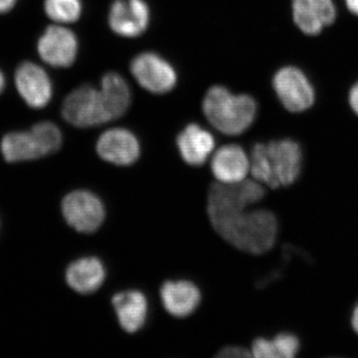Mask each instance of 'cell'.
<instances>
[{"label": "cell", "instance_id": "12", "mask_svg": "<svg viewBox=\"0 0 358 358\" xmlns=\"http://www.w3.org/2000/svg\"><path fill=\"white\" fill-rule=\"evenodd\" d=\"M14 80L21 98L30 108L42 109L50 102L53 86L43 68L32 62L21 63Z\"/></svg>", "mask_w": 358, "mask_h": 358}, {"label": "cell", "instance_id": "25", "mask_svg": "<svg viewBox=\"0 0 358 358\" xmlns=\"http://www.w3.org/2000/svg\"><path fill=\"white\" fill-rule=\"evenodd\" d=\"M350 105L353 112L358 115V82L350 89Z\"/></svg>", "mask_w": 358, "mask_h": 358}, {"label": "cell", "instance_id": "18", "mask_svg": "<svg viewBox=\"0 0 358 358\" xmlns=\"http://www.w3.org/2000/svg\"><path fill=\"white\" fill-rule=\"evenodd\" d=\"M105 265L96 257H84L68 266L66 282L76 293L90 294L95 293L103 286L106 280Z\"/></svg>", "mask_w": 358, "mask_h": 358}, {"label": "cell", "instance_id": "24", "mask_svg": "<svg viewBox=\"0 0 358 358\" xmlns=\"http://www.w3.org/2000/svg\"><path fill=\"white\" fill-rule=\"evenodd\" d=\"M251 350L242 346H226L217 353L216 357L218 358H247L251 357Z\"/></svg>", "mask_w": 358, "mask_h": 358}, {"label": "cell", "instance_id": "8", "mask_svg": "<svg viewBox=\"0 0 358 358\" xmlns=\"http://www.w3.org/2000/svg\"><path fill=\"white\" fill-rule=\"evenodd\" d=\"M273 88L289 112H305L315 103V93L312 83L303 71L294 66H287L275 73Z\"/></svg>", "mask_w": 358, "mask_h": 358}, {"label": "cell", "instance_id": "2", "mask_svg": "<svg viewBox=\"0 0 358 358\" xmlns=\"http://www.w3.org/2000/svg\"><path fill=\"white\" fill-rule=\"evenodd\" d=\"M303 169V150L291 138L259 143L250 155V173L256 181L277 189L294 185Z\"/></svg>", "mask_w": 358, "mask_h": 358}, {"label": "cell", "instance_id": "29", "mask_svg": "<svg viewBox=\"0 0 358 358\" xmlns=\"http://www.w3.org/2000/svg\"><path fill=\"white\" fill-rule=\"evenodd\" d=\"M4 88H6V77H4L2 71L0 70V94L3 92Z\"/></svg>", "mask_w": 358, "mask_h": 358}, {"label": "cell", "instance_id": "4", "mask_svg": "<svg viewBox=\"0 0 358 358\" xmlns=\"http://www.w3.org/2000/svg\"><path fill=\"white\" fill-rule=\"evenodd\" d=\"M63 145L60 129L51 122L34 124L30 131H13L1 140V154L9 164L29 162L55 154Z\"/></svg>", "mask_w": 358, "mask_h": 358}, {"label": "cell", "instance_id": "10", "mask_svg": "<svg viewBox=\"0 0 358 358\" xmlns=\"http://www.w3.org/2000/svg\"><path fill=\"white\" fill-rule=\"evenodd\" d=\"M37 51L42 60L52 67H70L78 55L76 35L63 26H49L38 40Z\"/></svg>", "mask_w": 358, "mask_h": 358}, {"label": "cell", "instance_id": "7", "mask_svg": "<svg viewBox=\"0 0 358 358\" xmlns=\"http://www.w3.org/2000/svg\"><path fill=\"white\" fill-rule=\"evenodd\" d=\"M63 217L77 232L90 234L102 226L106 217L105 205L95 193L75 190L62 200Z\"/></svg>", "mask_w": 358, "mask_h": 358}, {"label": "cell", "instance_id": "9", "mask_svg": "<svg viewBox=\"0 0 358 358\" xmlns=\"http://www.w3.org/2000/svg\"><path fill=\"white\" fill-rule=\"evenodd\" d=\"M131 72L138 83L150 93L166 94L178 82L173 65L154 52H145L136 56L131 63Z\"/></svg>", "mask_w": 358, "mask_h": 358}, {"label": "cell", "instance_id": "13", "mask_svg": "<svg viewBox=\"0 0 358 358\" xmlns=\"http://www.w3.org/2000/svg\"><path fill=\"white\" fill-rule=\"evenodd\" d=\"M96 152L101 159L115 166H131L140 157V141L129 129H108L99 138Z\"/></svg>", "mask_w": 358, "mask_h": 358}, {"label": "cell", "instance_id": "26", "mask_svg": "<svg viewBox=\"0 0 358 358\" xmlns=\"http://www.w3.org/2000/svg\"><path fill=\"white\" fill-rule=\"evenodd\" d=\"M17 0H0V14L7 13L15 6Z\"/></svg>", "mask_w": 358, "mask_h": 358}, {"label": "cell", "instance_id": "20", "mask_svg": "<svg viewBox=\"0 0 358 358\" xmlns=\"http://www.w3.org/2000/svg\"><path fill=\"white\" fill-rule=\"evenodd\" d=\"M100 90L112 121L126 114L131 105V94L122 75L115 72L107 73L101 81Z\"/></svg>", "mask_w": 358, "mask_h": 358}, {"label": "cell", "instance_id": "22", "mask_svg": "<svg viewBox=\"0 0 358 358\" xmlns=\"http://www.w3.org/2000/svg\"><path fill=\"white\" fill-rule=\"evenodd\" d=\"M272 341L278 358H293L300 350V341L293 334H279Z\"/></svg>", "mask_w": 358, "mask_h": 358}, {"label": "cell", "instance_id": "27", "mask_svg": "<svg viewBox=\"0 0 358 358\" xmlns=\"http://www.w3.org/2000/svg\"><path fill=\"white\" fill-rule=\"evenodd\" d=\"M345 4L350 13L358 16V0H345Z\"/></svg>", "mask_w": 358, "mask_h": 358}, {"label": "cell", "instance_id": "21", "mask_svg": "<svg viewBox=\"0 0 358 358\" xmlns=\"http://www.w3.org/2000/svg\"><path fill=\"white\" fill-rule=\"evenodd\" d=\"M81 0H45L44 10L50 20L64 24L81 17Z\"/></svg>", "mask_w": 358, "mask_h": 358}, {"label": "cell", "instance_id": "3", "mask_svg": "<svg viewBox=\"0 0 358 358\" xmlns=\"http://www.w3.org/2000/svg\"><path fill=\"white\" fill-rule=\"evenodd\" d=\"M202 109L209 122L220 133L239 136L253 124L257 103L249 95H235L223 86H214L207 92Z\"/></svg>", "mask_w": 358, "mask_h": 358}, {"label": "cell", "instance_id": "14", "mask_svg": "<svg viewBox=\"0 0 358 358\" xmlns=\"http://www.w3.org/2000/svg\"><path fill=\"white\" fill-rule=\"evenodd\" d=\"M292 10L294 24L310 36L320 34L336 18L334 0H293Z\"/></svg>", "mask_w": 358, "mask_h": 358}, {"label": "cell", "instance_id": "5", "mask_svg": "<svg viewBox=\"0 0 358 358\" xmlns=\"http://www.w3.org/2000/svg\"><path fill=\"white\" fill-rule=\"evenodd\" d=\"M265 196V188L255 179L234 183H213L207 195V213L214 220L248 209Z\"/></svg>", "mask_w": 358, "mask_h": 358}, {"label": "cell", "instance_id": "1", "mask_svg": "<svg viewBox=\"0 0 358 358\" xmlns=\"http://www.w3.org/2000/svg\"><path fill=\"white\" fill-rule=\"evenodd\" d=\"M210 222L227 243L252 255L267 253L277 241V218L266 209H245Z\"/></svg>", "mask_w": 358, "mask_h": 358}, {"label": "cell", "instance_id": "17", "mask_svg": "<svg viewBox=\"0 0 358 358\" xmlns=\"http://www.w3.org/2000/svg\"><path fill=\"white\" fill-rule=\"evenodd\" d=\"M179 155L186 164L192 166H200L209 159L215 140L211 133L199 124H190L178 134L176 138Z\"/></svg>", "mask_w": 358, "mask_h": 358}, {"label": "cell", "instance_id": "28", "mask_svg": "<svg viewBox=\"0 0 358 358\" xmlns=\"http://www.w3.org/2000/svg\"><path fill=\"white\" fill-rule=\"evenodd\" d=\"M352 329H355V333L358 334V303L355 306V310H353L352 315Z\"/></svg>", "mask_w": 358, "mask_h": 358}, {"label": "cell", "instance_id": "16", "mask_svg": "<svg viewBox=\"0 0 358 358\" xmlns=\"http://www.w3.org/2000/svg\"><path fill=\"white\" fill-rule=\"evenodd\" d=\"M211 171L218 182H239L250 173V157L240 145H224L212 157Z\"/></svg>", "mask_w": 358, "mask_h": 358}, {"label": "cell", "instance_id": "23", "mask_svg": "<svg viewBox=\"0 0 358 358\" xmlns=\"http://www.w3.org/2000/svg\"><path fill=\"white\" fill-rule=\"evenodd\" d=\"M251 353L252 357L257 358H278L272 339H255L252 345Z\"/></svg>", "mask_w": 358, "mask_h": 358}, {"label": "cell", "instance_id": "11", "mask_svg": "<svg viewBox=\"0 0 358 358\" xmlns=\"http://www.w3.org/2000/svg\"><path fill=\"white\" fill-rule=\"evenodd\" d=\"M150 11L145 0H115L110 6V29L122 37L134 38L147 30Z\"/></svg>", "mask_w": 358, "mask_h": 358}, {"label": "cell", "instance_id": "19", "mask_svg": "<svg viewBox=\"0 0 358 358\" xmlns=\"http://www.w3.org/2000/svg\"><path fill=\"white\" fill-rule=\"evenodd\" d=\"M120 326L129 334L140 331L147 322L148 305L145 294L136 289L115 294L112 300Z\"/></svg>", "mask_w": 358, "mask_h": 358}, {"label": "cell", "instance_id": "15", "mask_svg": "<svg viewBox=\"0 0 358 358\" xmlns=\"http://www.w3.org/2000/svg\"><path fill=\"white\" fill-rule=\"evenodd\" d=\"M160 299L169 315L183 319L189 317L199 308L201 293L192 282L167 281L160 289Z\"/></svg>", "mask_w": 358, "mask_h": 358}, {"label": "cell", "instance_id": "6", "mask_svg": "<svg viewBox=\"0 0 358 358\" xmlns=\"http://www.w3.org/2000/svg\"><path fill=\"white\" fill-rule=\"evenodd\" d=\"M65 121L77 128H92L112 121L101 90L83 85L71 92L62 106Z\"/></svg>", "mask_w": 358, "mask_h": 358}]
</instances>
